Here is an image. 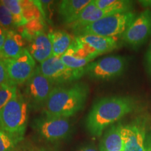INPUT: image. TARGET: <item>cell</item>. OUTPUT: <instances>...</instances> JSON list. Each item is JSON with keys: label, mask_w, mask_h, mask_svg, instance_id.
<instances>
[{"label": "cell", "mask_w": 151, "mask_h": 151, "mask_svg": "<svg viewBox=\"0 0 151 151\" xmlns=\"http://www.w3.org/2000/svg\"><path fill=\"white\" fill-rule=\"evenodd\" d=\"M137 107V103L129 96L103 97L94 104L86 118L87 131L93 137H99L104 130Z\"/></svg>", "instance_id": "cell-1"}, {"label": "cell", "mask_w": 151, "mask_h": 151, "mask_svg": "<svg viewBox=\"0 0 151 151\" xmlns=\"http://www.w3.org/2000/svg\"><path fill=\"white\" fill-rule=\"evenodd\" d=\"M89 91V86L81 82L55 87L43 107V116L67 118L74 116L83 109Z\"/></svg>", "instance_id": "cell-2"}, {"label": "cell", "mask_w": 151, "mask_h": 151, "mask_svg": "<svg viewBox=\"0 0 151 151\" xmlns=\"http://www.w3.org/2000/svg\"><path fill=\"white\" fill-rule=\"evenodd\" d=\"M29 108L26 98L18 91L0 110V128L14 137L23 139L29 118Z\"/></svg>", "instance_id": "cell-3"}, {"label": "cell", "mask_w": 151, "mask_h": 151, "mask_svg": "<svg viewBox=\"0 0 151 151\" xmlns=\"http://www.w3.org/2000/svg\"><path fill=\"white\" fill-rule=\"evenodd\" d=\"M137 16L133 11L109 15L88 24L78 30L76 34L78 35H94L116 38L123 35Z\"/></svg>", "instance_id": "cell-4"}, {"label": "cell", "mask_w": 151, "mask_h": 151, "mask_svg": "<svg viewBox=\"0 0 151 151\" xmlns=\"http://www.w3.org/2000/svg\"><path fill=\"white\" fill-rule=\"evenodd\" d=\"M129 60L127 57L110 55L91 62L84 68L85 73L95 80H111L118 78L127 69Z\"/></svg>", "instance_id": "cell-5"}, {"label": "cell", "mask_w": 151, "mask_h": 151, "mask_svg": "<svg viewBox=\"0 0 151 151\" xmlns=\"http://www.w3.org/2000/svg\"><path fill=\"white\" fill-rule=\"evenodd\" d=\"M33 127L43 139L48 141L65 139L72 131L69 119L60 117H39L34 120Z\"/></svg>", "instance_id": "cell-6"}, {"label": "cell", "mask_w": 151, "mask_h": 151, "mask_svg": "<svg viewBox=\"0 0 151 151\" xmlns=\"http://www.w3.org/2000/svg\"><path fill=\"white\" fill-rule=\"evenodd\" d=\"M25 84V98L29 107L35 109L44 107L54 87L41 72L39 67L36 68Z\"/></svg>", "instance_id": "cell-7"}, {"label": "cell", "mask_w": 151, "mask_h": 151, "mask_svg": "<svg viewBox=\"0 0 151 151\" xmlns=\"http://www.w3.org/2000/svg\"><path fill=\"white\" fill-rule=\"evenodd\" d=\"M39 69L52 84H65L80 79L85 69H73L66 66L59 57L51 56L40 64Z\"/></svg>", "instance_id": "cell-8"}, {"label": "cell", "mask_w": 151, "mask_h": 151, "mask_svg": "<svg viewBox=\"0 0 151 151\" xmlns=\"http://www.w3.org/2000/svg\"><path fill=\"white\" fill-rule=\"evenodd\" d=\"M151 35V11L140 13L122 35V42L133 49L144 44Z\"/></svg>", "instance_id": "cell-9"}, {"label": "cell", "mask_w": 151, "mask_h": 151, "mask_svg": "<svg viewBox=\"0 0 151 151\" xmlns=\"http://www.w3.org/2000/svg\"><path fill=\"white\" fill-rule=\"evenodd\" d=\"M4 61L9 82L16 86L25 83L37 68L35 60L26 48L18 58Z\"/></svg>", "instance_id": "cell-10"}, {"label": "cell", "mask_w": 151, "mask_h": 151, "mask_svg": "<svg viewBox=\"0 0 151 151\" xmlns=\"http://www.w3.org/2000/svg\"><path fill=\"white\" fill-rule=\"evenodd\" d=\"M0 2L11 11L16 27L24 26L30 21L43 18L36 1L31 0H1Z\"/></svg>", "instance_id": "cell-11"}, {"label": "cell", "mask_w": 151, "mask_h": 151, "mask_svg": "<svg viewBox=\"0 0 151 151\" xmlns=\"http://www.w3.org/2000/svg\"><path fill=\"white\" fill-rule=\"evenodd\" d=\"M124 151H146V132L144 121L137 120L131 123L120 125Z\"/></svg>", "instance_id": "cell-12"}, {"label": "cell", "mask_w": 151, "mask_h": 151, "mask_svg": "<svg viewBox=\"0 0 151 151\" xmlns=\"http://www.w3.org/2000/svg\"><path fill=\"white\" fill-rule=\"evenodd\" d=\"M26 39L28 41L26 49L35 61L41 64L52 56L51 42L44 32L36 33Z\"/></svg>", "instance_id": "cell-13"}, {"label": "cell", "mask_w": 151, "mask_h": 151, "mask_svg": "<svg viewBox=\"0 0 151 151\" xmlns=\"http://www.w3.org/2000/svg\"><path fill=\"white\" fill-rule=\"evenodd\" d=\"M111 14H113L108 11L102 10L98 8L94 3V0H91L89 4L87 5L83 10L81 11L78 18L68 26L76 32H77L78 30L86 27L88 24L97 21L100 19Z\"/></svg>", "instance_id": "cell-14"}, {"label": "cell", "mask_w": 151, "mask_h": 151, "mask_svg": "<svg viewBox=\"0 0 151 151\" xmlns=\"http://www.w3.org/2000/svg\"><path fill=\"white\" fill-rule=\"evenodd\" d=\"M76 38L89 46L99 55L113 51L119 46L116 38L105 37L94 35H77Z\"/></svg>", "instance_id": "cell-15"}, {"label": "cell", "mask_w": 151, "mask_h": 151, "mask_svg": "<svg viewBox=\"0 0 151 151\" xmlns=\"http://www.w3.org/2000/svg\"><path fill=\"white\" fill-rule=\"evenodd\" d=\"M91 0H63L58 6V14L65 24L69 25L78 18L79 14Z\"/></svg>", "instance_id": "cell-16"}, {"label": "cell", "mask_w": 151, "mask_h": 151, "mask_svg": "<svg viewBox=\"0 0 151 151\" xmlns=\"http://www.w3.org/2000/svg\"><path fill=\"white\" fill-rule=\"evenodd\" d=\"M23 37L14 29L7 30L4 43L1 52L5 60H12L18 58L25 49Z\"/></svg>", "instance_id": "cell-17"}, {"label": "cell", "mask_w": 151, "mask_h": 151, "mask_svg": "<svg viewBox=\"0 0 151 151\" xmlns=\"http://www.w3.org/2000/svg\"><path fill=\"white\" fill-rule=\"evenodd\" d=\"M120 125V123L113 124L106 130L100 141L99 150L124 151Z\"/></svg>", "instance_id": "cell-18"}, {"label": "cell", "mask_w": 151, "mask_h": 151, "mask_svg": "<svg viewBox=\"0 0 151 151\" xmlns=\"http://www.w3.org/2000/svg\"><path fill=\"white\" fill-rule=\"evenodd\" d=\"M52 44V56L60 58L67 52L72 43L71 35L62 30H55L48 34Z\"/></svg>", "instance_id": "cell-19"}, {"label": "cell", "mask_w": 151, "mask_h": 151, "mask_svg": "<svg viewBox=\"0 0 151 151\" xmlns=\"http://www.w3.org/2000/svg\"><path fill=\"white\" fill-rule=\"evenodd\" d=\"M98 8L108 11L111 14H120L132 11L133 1L127 0H94Z\"/></svg>", "instance_id": "cell-20"}, {"label": "cell", "mask_w": 151, "mask_h": 151, "mask_svg": "<svg viewBox=\"0 0 151 151\" xmlns=\"http://www.w3.org/2000/svg\"><path fill=\"white\" fill-rule=\"evenodd\" d=\"M17 92V86L11 83L0 85V110L16 95Z\"/></svg>", "instance_id": "cell-21"}, {"label": "cell", "mask_w": 151, "mask_h": 151, "mask_svg": "<svg viewBox=\"0 0 151 151\" xmlns=\"http://www.w3.org/2000/svg\"><path fill=\"white\" fill-rule=\"evenodd\" d=\"M21 140L0 128V151H14L17 143Z\"/></svg>", "instance_id": "cell-22"}, {"label": "cell", "mask_w": 151, "mask_h": 151, "mask_svg": "<svg viewBox=\"0 0 151 151\" xmlns=\"http://www.w3.org/2000/svg\"><path fill=\"white\" fill-rule=\"evenodd\" d=\"M0 26L6 30L14 29L15 27H16L12 14L1 2H0Z\"/></svg>", "instance_id": "cell-23"}, {"label": "cell", "mask_w": 151, "mask_h": 151, "mask_svg": "<svg viewBox=\"0 0 151 151\" xmlns=\"http://www.w3.org/2000/svg\"><path fill=\"white\" fill-rule=\"evenodd\" d=\"M10 83L9 80L6 66L4 60L0 62V85Z\"/></svg>", "instance_id": "cell-24"}, {"label": "cell", "mask_w": 151, "mask_h": 151, "mask_svg": "<svg viewBox=\"0 0 151 151\" xmlns=\"http://www.w3.org/2000/svg\"><path fill=\"white\" fill-rule=\"evenodd\" d=\"M145 67H146V72L151 76V43L147 50L145 56Z\"/></svg>", "instance_id": "cell-25"}, {"label": "cell", "mask_w": 151, "mask_h": 151, "mask_svg": "<svg viewBox=\"0 0 151 151\" xmlns=\"http://www.w3.org/2000/svg\"><path fill=\"white\" fill-rule=\"evenodd\" d=\"M6 32L7 30L5 29L1 26H0V50H1L4 43L6 37Z\"/></svg>", "instance_id": "cell-26"}, {"label": "cell", "mask_w": 151, "mask_h": 151, "mask_svg": "<svg viewBox=\"0 0 151 151\" xmlns=\"http://www.w3.org/2000/svg\"><path fill=\"white\" fill-rule=\"evenodd\" d=\"M145 148H146V151H151V132H148L146 134Z\"/></svg>", "instance_id": "cell-27"}, {"label": "cell", "mask_w": 151, "mask_h": 151, "mask_svg": "<svg viewBox=\"0 0 151 151\" xmlns=\"http://www.w3.org/2000/svg\"><path fill=\"white\" fill-rule=\"evenodd\" d=\"M76 151H98L95 147L91 146V145H85L82 146L77 149Z\"/></svg>", "instance_id": "cell-28"}, {"label": "cell", "mask_w": 151, "mask_h": 151, "mask_svg": "<svg viewBox=\"0 0 151 151\" xmlns=\"http://www.w3.org/2000/svg\"><path fill=\"white\" fill-rule=\"evenodd\" d=\"M139 2L143 7H146L148 9L151 8V1H140Z\"/></svg>", "instance_id": "cell-29"}, {"label": "cell", "mask_w": 151, "mask_h": 151, "mask_svg": "<svg viewBox=\"0 0 151 151\" xmlns=\"http://www.w3.org/2000/svg\"><path fill=\"white\" fill-rule=\"evenodd\" d=\"M5 60V59H4V58L2 52H1V50H0V62L2 61V60Z\"/></svg>", "instance_id": "cell-30"}, {"label": "cell", "mask_w": 151, "mask_h": 151, "mask_svg": "<svg viewBox=\"0 0 151 151\" xmlns=\"http://www.w3.org/2000/svg\"><path fill=\"white\" fill-rule=\"evenodd\" d=\"M100 151H104V150H100Z\"/></svg>", "instance_id": "cell-31"}]
</instances>
